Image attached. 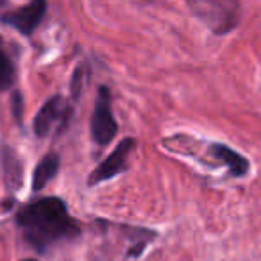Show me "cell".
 <instances>
[{"label":"cell","instance_id":"cell-6","mask_svg":"<svg viewBox=\"0 0 261 261\" xmlns=\"http://www.w3.org/2000/svg\"><path fill=\"white\" fill-rule=\"evenodd\" d=\"M45 11H47V0H31L23 8H18L16 11L2 16V22L20 31L22 34H31L43 20Z\"/></svg>","mask_w":261,"mask_h":261},{"label":"cell","instance_id":"cell-11","mask_svg":"<svg viewBox=\"0 0 261 261\" xmlns=\"http://www.w3.org/2000/svg\"><path fill=\"white\" fill-rule=\"evenodd\" d=\"M22 261H36V259H22Z\"/></svg>","mask_w":261,"mask_h":261},{"label":"cell","instance_id":"cell-1","mask_svg":"<svg viewBox=\"0 0 261 261\" xmlns=\"http://www.w3.org/2000/svg\"><path fill=\"white\" fill-rule=\"evenodd\" d=\"M16 220L25 232L27 242L38 250H45L59 240L79 234V225L58 197H47L29 204L20 211Z\"/></svg>","mask_w":261,"mask_h":261},{"label":"cell","instance_id":"cell-10","mask_svg":"<svg viewBox=\"0 0 261 261\" xmlns=\"http://www.w3.org/2000/svg\"><path fill=\"white\" fill-rule=\"evenodd\" d=\"M4 4H6V0H0V8H2Z\"/></svg>","mask_w":261,"mask_h":261},{"label":"cell","instance_id":"cell-9","mask_svg":"<svg viewBox=\"0 0 261 261\" xmlns=\"http://www.w3.org/2000/svg\"><path fill=\"white\" fill-rule=\"evenodd\" d=\"M15 83V65L9 56L0 48V91L8 90Z\"/></svg>","mask_w":261,"mask_h":261},{"label":"cell","instance_id":"cell-2","mask_svg":"<svg viewBox=\"0 0 261 261\" xmlns=\"http://www.w3.org/2000/svg\"><path fill=\"white\" fill-rule=\"evenodd\" d=\"M116 122L111 113V93L106 86L98 88L95 111L91 116V136L98 145H108L116 135Z\"/></svg>","mask_w":261,"mask_h":261},{"label":"cell","instance_id":"cell-5","mask_svg":"<svg viewBox=\"0 0 261 261\" xmlns=\"http://www.w3.org/2000/svg\"><path fill=\"white\" fill-rule=\"evenodd\" d=\"M136 142L133 138H125L118 143L115 150L91 172V175L88 177V185H97V182H102V181H108V179L115 177L116 174L123 172L127 165V158L130 156L133 149H135Z\"/></svg>","mask_w":261,"mask_h":261},{"label":"cell","instance_id":"cell-8","mask_svg":"<svg viewBox=\"0 0 261 261\" xmlns=\"http://www.w3.org/2000/svg\"><path fill=\"white\" fill-rule=\"evenodd\" d=\"M59 170V158L56 154H48L45 156L43 160L38 163L36 170H34V175H33V188L36 190H41Z\"/></svg>","mask_w":261,"mask_h":261},{"label":"cell","instance_id":"cell-4","mask_svg":"<svg viewBox=\"0 0 261 261\" xmlns=\"http://www.w3.org/2000/svg\"><path fill=\"white\" fill-rule=\"evenodd\" d=\"M188 4L192 8V11L217 33H225V31L232 29V25H234L232 16L236 13L225 8V6H222L217 0H188Z\"/></svg>","mask_w":261,"mask_h":261},{"label":"cell","instance_id":"cell-7","mask_svg":"<svg viewBox=\"0 0 261 261\" xmlns=\"http://www.w3.org/2000/svg\"><path fill=\"white\" fill-rule=\"evenodd\" d=\"M211 154H213L215 160L224 163L225 167L231 170V174L234 175V177L245 175L247 172H249V161H247L245 158L240 156L238 152H234L232 149H229V147L217 143V145L211 147Z\"/></svg>","mask_w":261,"mask_h":261},{"label":"cell","instance_id":"cell-3","mask_svg":"<svg viewBox=\"0 0 261 261\" xmlns=\"http://www.w3.org/2000/svg\"><path fill=\"white\" fill-rule=\"evenodd\" d=\"M70 104L61 97H52L43 108L38 111L34 118V133L38 136H47L52 130H59V127H65L70 118Z\"/></svg>","mask_w":261,"mask_h":261}]
</instances>
